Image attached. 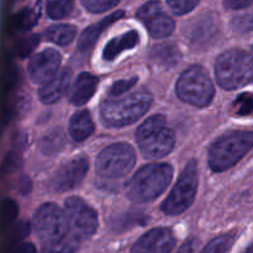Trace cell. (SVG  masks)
<instances>
[{
	"instance_id": "1",
	"label": "cell",
	"mask_w": 253,
	"mask_h": 253,
	"mask_svg": "<svg viewBox=\"0 0 253 253\" xmlns=\"http://www.w3.org/2000/svg\"><path fill=\"white\" fill-rule=\"evenodd\" d=\"M173 169L166 163H153L141 168L127 184V197L135 203L157 199L169 185Z\"/></svg>"
},
{
	"instance_id": "2",
	"label": "cell",
	"mask_w": 253,
	"mask_h": 253,
	"mask_svg": "<svg viewBox=\"0 0 253 253\" xmlns=\"http://www.w3.org/2000/svg\"><path fill=\"white\" fill-rule=\"evenodd\" d=\"M151 104L152 95L145 90L136 91L120 99H110L101 104V119L111 127H124L145 115Z\"/></svg>"
},
{
	"instance_id": "3",
	"label": "cell",
	"mask_w": 253,
	"mask_h": 253,
	"mask_svg": "<svg viewBox=\"0 0 253 253\" xmlns=\"http://www.w3.org/2000/svg\"><path fill=\"white\" fill-rule=\"evenodd\" d=\"M253 148V131H234L215 141L209 150V166L214 172L234 167Z\"/></svg>"
},
{
	"instance_id": "4",
	"label": "cell",
	"mask_w": 253,
	"mask_h": 253,
	"mask_svg": "<svg viewBox=\"0 0 253 253\" xmlns=\"http://www.w3.org/2000/svg\"><path fill=\"white\" fill-rule=\"evenodd\" d=\"M217 83L224 89L241 88L253 81V56L242 49H230L220 54L215 64Z\"/></svg>"
},
{
	"instance_id": "5",
	"label": "cell",
	"mask_w": 253,
	"mask_h": 253,
	"mask_svg": "<svg viewBox=\"0 0 253 253\" xmlns=\"http://www.w3.org/2000/svg\"><path fill=\"white\" fill-rule=\"evenodd\" d=\"M138 147L146 158H162L174 146V132L168 127L165 116L153 115L138 127L136 132Z\"/></svg>"
},
{
	"instance_id": "6",
	"label": "cell",
	"mask_w": 253,
	"mask_h": 253,
	"mask_svg": "<svg viewBox=\"0 0 253 253\" xmlns=\"http://www.w3.org/2000/svg\"><path fill=\"white\" fill-rule=\"evenodd\" d=\"M177 95L180 100L205 108L214 98V85L209 74L199 66H193L184 71L177 82Z\"/></svg>"
},
{
	"instance_id": "7",
	"label": "cell",
	"mask_w": 253,
	"mask_h": 253,
	"mask_svg": "<svg viewBox=\"0 0 253 253\" xmlns=\"http://www.w3.org/2000/svg\"><path fill=\"white\" fill-rule=\"evenodd\" d=\"M34 227L42 246L58 242L68 237L72 232L66 211L56 204H43L34 216Z\"/></svg>"
},
{
	"instance_id": "8",
	"label": "cell",
	"mask_w": 253,
	"mask_h": 253,
	"mask_svg": "<svg viewBox=\"0 0 253 253\" xmlns=\"http://www.w3.org/2000/svg\"><path fill=\"white\" fill-rule=\"evenodd\" d=\"M136 153L127 143H114L104 148L95 162L96 173L105 179L123 178L132 169Z\"/></svg>"
},
{
	"instance_id": "9",
	"label": "cell",
	"mask_w": 253,
	"mask_h": 253,
	"mask_svg": "<svg viewBox=\"0 0 253 253\" xmlns=\"http://www.w3.org/2000/svg\"><path fill=\"white\" fill-rule=\"evenodd\" d=\"M198 189V166L194 160L185 166L179 179L169 193L167 199L162 204V211L165 214L178 215L188 209L195 199Z\"/></svg>"
},
{
	"instance_id": "10",
	"label": "cell",
	"mask_w": 253,
	"mask_h": 253,
	"mask_svg": "<svg viewBox=\"0 0 253 253\" xmlns=\"http://www.w3.org/2000/svg\"><path fill=\"white\" fill-rule=\"evenodd\" d=\"M66 214L72 232L83 240L95 234L98 229V215L81 198L71 197L66 200Z\"/></svg>"
},
{
	"instance_id": "11",
	"label": "cell",
	"mask_w": 253,
	"mask_h": 253,
	"mask_svg": "<svg viewBox=\"0 0 253 253\" xmlns=\"http://www.w3.org/2000/svg\"><path fill=\"white\" fill-rule=\"evenodd\" d=\"M137 17L155 39L168 37L174 31V21L168 16L158 1L146 2L138 9Z\"/></svg>"
},
{
	"instance_id": "12",
	"label": "cell",
	"mask_w": 253,
	"mask_h": 253,
	"mask_svg": "<svg viewBox=\"0 0 253 253\" xmlns=\"http://www.w3.org/2000/svg\"><path fill=\"white\" fill-rule=\"evenodd\" d=\"M88 161L84 157H76L62 165L54 173L51 187L56 192H68L79 187L88 172Z\"/></svg>"
},
{
	"instance_id": "13",
	"label": "cell",
	"mask_w": 253,
	"mask_h": 253,
	"mask_svg": "<svg viewBox=\"0 0 253 253\" xmlns=\"http://www.w3.org/2000/svg\"><path fill=\"white\" fill-rule=\"evenodd\" d=\"M62 57L58 51L46 48L31 58L29 63L30 78L35 83H47L57 74Z\"/></svg>"
},
{
	"instance_id": "14",
	"label": "cell",
	"mask_w": 253,
	"mask_h": 253,
	"mask_svg": "<svg viewBox=\"0 0 253 253\" xmlns=\"http://www.w3.org/2000/svg\"><path fill=\"white\" fill-rule=\"evenodd\" d=\"M175 246V237L167 227L148 231L135 242L130 253H170Z\"/></svg>"
},
{
	"instance_id": "15",
	"label": "cell",
	"mask_w": 253,
	"mask_h": 253,
	"mask_svg": "<svg viewBox=\"0 0 253 253\" xmlns=\"http://www.w3.org/2000/svg\"><path fill=\"white\" fill-rule=\"evenodd\" d=\"M72 72L69 68H63L51 81L47 82L39 91V96L43 104L57 103L66 94L71 83Z\"/></svg>"
},
{
	"instance_id": "16",
	"label": "cell",
	"mask_w": 253,
	"mask_h": 253,
	"mask_svg": "<svg viewBox=\"0 0 253 253\" xmlns=\"http://www.w3.org/2000/svg\"><path fill=\"white\" fill-rule=\"evenodd\" d=\"M123 16H124V11L113 12L111 15L106 16L105 19L101 20V21L86 27V29L82 32L81 37H79V41H78L79 51L82 52L89 51V49L94 46V43H95L96 40L99 39V36H100V35L103 34V32L105 31L110 25H113L114 22L120 20Z\"/></svg>"
},
{
	"instance_id": "17",
	"label": "cell",
	"mask_w": 253,
	"mask_h": 253,
	"mask_svg": "<svg viewBox=\"0 0 253 253\" xmlns=\"http://www.w3.org/2000/svg\"><path fill=\"white\" fill-rule=\"evenodd\" d=\"M98 86V78L90 73H82L77 78L73 88H72L69 100L74 105H84L90 100Z\"/></svg>"
},
{
	"instance_id": "18",
	"label": "cell",
	"mask_w": 253,
	"mask_h": 253,
	"mask_svg": "<svg viewBox=\"0 0 253 253\" xmlns=\"http://www.w3.org/2000/svg\"><path fill=\"white\" fill-rule=\"evenodd\" d=\"M140 42L138 32L132 30L121 36L115 37L111 41L108 42L103 52V57L105 61H114L120 53H123L126 49H132L136 44Z\"/></svg>"
},
{
	"instance_id": "19",
	"label": "cell",
	"mask_w": 253,
	"mask_h": 253,
	"mask_svg": "<svg viewBox=\"0 0 253 253\" xmlns=\"http://www.w3.org/2000/svg\"><path fill=\"white\" fill-rule=\"evenodd\" d=\"M94 132V123L86 110L78 111L69 121V133L77 142L85 141Z\"/></svg>"
},
{
	"instance_id": "20",
	"label": "cell",
	"mask_w": 253,
	"mask_h": 253,
	"mask_svg": "<svg viewBox=\"0 0 253 253\" xmlns=\"http://www.w3.org/2000/svg\"><path fill=\"white\" fill-rule=\"evenodd\" d=\"M151 58L161 67L165 68H173L177 66L182 58L179 48L174 43L165 42V43L157 44L151 51Z\"/></svg>"
},
{
	"instance_id": "21",
	"label": "cell",
	"mask_w": 253,
	"mask_h": 253,
	"mask_svg": "<svg viewBox=\"0 0 253 253\" xmlns=\"http://www.w3.org/2000/svg\"><path fill=\"white\" fill-rule=\"evenodd\" d=\"M77 35V29L73 25H54L48 27L43 32V36L48 41L59 46H67L74 40Z\"/></svg>"
},
{
	"instance_id": "22",
	"label": "cell",
	"mask_w": 253,
	"mask_h": 253,
	"mask_svg": "<svg viewBox=\"0 0 253 253\" xmlns=\"http://www.w3.org/2000/svg\"><path fill=\"white\" fill-rule=\"evenodd\" d=\"M82 241H83V239L81 236L71 234L68 237L61 240V241L42 246L41 253H76L81 247Z\"/></svg>"
},
{
	"instance_id": "23",
	"label": "cell",
	"mask_w": 253,
	"mask_h": 253,
	"mask_svg": "<svg viewBox=\"0 0 253 253\" xmlns=\"http://www.w3.org/2000/svg\"><path fill=\"white\" fill-rule=\"evenodd\" d=\"M41 16V1H37L32 7H26L15 17V26L21 31H27L39 21Z\"/></svg>"
},
{
	"instance_id": "24",
	"label": "cell",
	"mask_w": 253,
	"mask_h": 253,
	"mask_svg": "<svg viewBox=\"0 0 253 253\" xmlns=\"http://www.w3.org/2000/svg\"><path fill=\"white\" fill-rule=\"evenodd\" d=\"M64 143H66V138H64L63 131L61 128H56L43 136L40 142V148H41L42 153L52 156L58 153L64 147Z\"/></svg>"
},
{
	"instance_id": "25",
	"label": "cell",
	"mask_w": 253,
	"mask_h": 253,
	"mask_svg": "<svg viewBox=\"0 0 253 253\" xmlns=\"http://www.w3.org/2000/svg\"><path fill=\"white\" fill-rule=\"evenodd\" d=\"M73 7L74 0H47V14L53 20L68 16Z\"/></svg>"
},
{
	"instance_id": "26",
	"label": "cell",
	"mask_w": 253,
	"mask_h": 253,
	"mask_svg": "<svg viewBox=\"0 0 253 253\" xmlns=\"http://www.w3.org/2000/svg\"><path fill=\"white\" fill-rule=\"evenodd\" d=\"M235 240H236L235 232L222 235L210 241L202 253H229L231 247L234 246Z\"/></svg>"
},
{
	"instance_id": "27",
	"label": "cell",
	"mask_w": 253,
	"mask_h": 253,
	"mask_svg": "<svg viewBox=\"0 0 253 253\" xmlns=\"http://www.w3.org/2000/svg\"><path fill=\"white\" fill-rule=\"evenodd\" d=\"M215 31H216L215 21L210 17H207V19L197 22L194 30H193V40L198 42L207 41L215 34Z\"/></svg>"
},
{
	"instance_id": "28",
	"label": "cell",
	"mask_w": 253,
	"mask_h": 253,
	"mask_svg": "<svg viewBox=\"0 0 253 253\" xmlns=\"http://www.w3.org/2000/svg\"><path fill=\"white\" fill-rule=\"evenodd\" d=\"M232 110L237 116H250L253 114V95L250 93L240 94L235 103L232 104Z\"/></svg>"
},
{
	"instance_id": "29",
	"label": "cell",
	"mask_w": 253,
	"mask_h": 253,
	"mask_svg": "<svg viewBox=\"0 0 253 253\" xmlns=\"http://www.w3.org/2000/svg\"><path fill=\"white\" fill-rule=\"evenodd\" d=\"M40 39L37 35H31L29 37H25L21 41L17 42L16 44V54L20 58H26L30 53L32 52V49L37 46Z\"/></svg>"
},
{
	"instance_id": "30",
	"label": "cell",
	"mask_w": 253,
	"mask_h": 253,
	"mask_svg": "<svg viewBox=\"0 0 253 253\" xmlns=\"http://www.w3.org/2000/svg\"><path fill=\"white\" fill-rule=\"evenodd\" d=\"M82 2L88 11L104 12L115 6L119 0H82Z\"/></svg>"
},
{
	"instance_id": "31",
	"label": "cell",
	"mask_w": 253,
	"mask_h": 253,
	"mask_svg": "<svg viewBox=\"0 0 253 253\" xmlns=\"http://www.w3.org/2000/svg\"><path fill=\"white\" fill-rule=\"evenodd\" d=\"M198 2L199 0H167L168 6L177 15H184L192 11Z\"/></svg>"
},
{
	"instance_id": "32",
	"label": "cell",
	"mask_w": 253,
	"mask_h": 253,
	"mask_svg": "<svg viewBox=\"0 0 253 253\" xmlns=\"http://www.w3.org/2000/svg\"><path fill=\"white\" fill-rule=\"evenodd\" d=\"M138 78H128V79H123V81H119L111 86L110 89V96L111 98H116V96L123 95L124 93L130 90L136 83H137Z\"/></svg>"
},
{
	"instance_id": "33",
	"label": "cell",
	"mask_w": 253,
	"mask_h": 253,
	"mask_svg": "<svg viewBox=\"0 0 253 253\" xmlns=\"http://www.w3.org/2000/svg\"><path fill=\"white\" fill-rule=\"evenodd\" d=\"M232 26L236 31L246 32L253 29V14L244 15V16L236 17L232 22Z\"/></svg>"
},
{
	"instance_id": "34",
	"label": "cell",
	"mask_w": 253,
	"mask_h": 253,
	"mask_svg": "<svg viewBox=\"0 0 253 253\" xmlns=\"http://www.w3.org/2000/svg\"><path fill=\"white\" fill-rule=\"evenodd\" d=\"M29 232H30L29 222H26V221L19 222V224L14 227V230H12V236H11L12 241L17 242V241H20V240L25 239V237L29 235Z\"/></svg>"
},
{
	"instance_id": "35",
	"label": "cell",
	"mask_w": 253,
	"mask_h": 253,
	"mask_svg": "<svg viewBox=\"0 0 253 253\" xmlns=\"http://www.w3.org/2000/svg\"><path fill=\"white\" fill-rule=\"evenodd\" d=\"M253 0H224V5L226 9L239 10L245 9L252 4Z\"/></svg>"
},
{
	"instance_id": "36",
	"label": "cell",
	"mask_w": 253,
	"mask_h": 253,
	"mask_svg": "<svg viewBox=\"0 0 253 253\" xmlns=\"http://www.w3.org/2000/svg\"><path fill=\"white\" fill-rule=\"evenodd\" d=\"M198 246H199V241L197 239H192L185 242L177 253H197Z\"/></svg>"
},
{
	"instance_id": "37",
	"label": "cell",
	"mask_w": 253,
	"mask_h": 253,
	"mask_svg": "<svg viewBox=\"0 0 253 253\" xmlns=\"http://www.w3.org/2000/svg\"><path fill=\"white\" fill-rule=\"evenodd\" d=\"M7 212H4V217H2V221H12L16 215V205L14 203L10 202L9 205H5L4 208Z\"/></svg>"
},
{
	"instance_id": "38",
	"label": "cell",
	"mask_w": 253,
	"mask_h": 253,
	"mask_svg": "<svg viewBox=\"0 0 253 253\" xmlns=\"http://www.w3.org/2000/svg\"><path fill=\"white\" fill-rule=\"evenodd\" d=\"M11 253H37L36 249L32 244H21L15 247Z\"/></svg>"
},
{
	"instance_id": "39",
	"label": "cell",
	"mask_w": 253,
	"mask_h": 253,
	"mask_svg": "<svg viewBox=\"0 0 253 253\" xmlns=\"http://www.w3.org/2000/svg\"><path fill=\"white\" fill-rule=\"evenodd\" d=\"M244 253H253V245H252V246H250L249 249H247Z\"/></svg>"
}]
</instances>
